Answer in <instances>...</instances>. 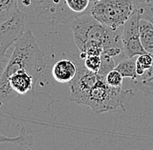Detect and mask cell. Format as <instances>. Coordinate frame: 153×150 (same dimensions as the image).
<instances>
[{
  "mask_svg": "<svg viewBox=\"0 0 153 150\" xmlns=\"http://www.w3.org/2000/svg\"><path fill=\"white\" fill-rule=\"evenodd\" d=\"M45 53L40 49L37 39L30 30H25L16 42L7 65L0 75V106L11 102L17 97L8 83L10 75L19 69H27L39 78L46 68Z\"/></svg>",
  "mask_w": 153,
  "mask_h": 150,
  "instance_id": "6da1fadb",
  "label": "cell"
},
{
  "mask_svg": "<svg viewBox=\"0 0 153 150\" xmlns=\"http://www.w3.org/2000/svg\"><path fill=\"white\" fill-rule=\"evenodd\" d=\"M71 30L81 59L87 56H101L110 48L123 47L122 36L117 30L105 26L91 13L77 16L71 22Z\"/></svg>",
  "mask_w": 153,
  "mask_h": 150,
  "instance_id": "7a4b0ae2",
  "label": "cell"
},
{
  "mask_svg": "<svg viewBox=\"0 0 153 150\" xmlns=\"http://www.w3.org/2000/svg\"><path fill=\"white\" fill-rule=\"evenodd\" d=\"M134 96L132 89L109 85L105 77L100 76L93 85L85 90L71 94V101L89 107L96 113L114 111L118 108L126 110L127 103Z\"/></svg>",
  "mask_w": 153,
  "mask_h": 150,
  "instance_id": "3957f363",
  "label": "cell"
},
{
  "mask_svg": "<svg viewBox=\"0 0 153 150\" xmlns=\"http://www.w3.org/2000/svg\"><path fill=\"white\" fill-rule=\"evenodd\" d=\"M137 5L134 0H99L91 6V15L113 30L124 26Z\"/></svg>",
  "mask_w": 153,
  "mask_h": 150,
  "instance_id": "277c9868",
  "label": "cell"
},
{
  "mask_svg": "<svg viewBox=\"0 0 153 150\" xmlns=\"http://www.w3.org/2000/svg\"><path fill=\"white\" fill-rule=\"evenodd\" d=\"M33 7L39 22L48 24H63L72 22L77 16L68 8L65 0H24Z\"/></svg>",
  "mask_w": 153,
  "mask_h": 150,
  "instance_id": "5b68a950",
  "label": "cell"
},
{
  "mask_svg": "<svg viewBox=\"0 0 153 150\" xmlns=\"http://www.w3.org/2000/svg\"><path fill=\"white\" fill-rule=\"evenodd\" d=\"M26 17L19 10L9 20L0 24V63H7V50L25 30Z\"/></svg>",
  "mask_w": 153,
  "mask_h": 150,
  "instance_id": "8992f818",
  "label": "cell"
},
{
  "mask_svg": "<svg viewBox=\"0 0 153 150\" xmlns=\"http://www.w3.org/2000/svg\"><path fill=\"white\" fill-rule=\"evenodd\" d=\"M141 19L140 11L137 7L131 16L124 24L122 34V44L124 48V55L126 57H135L148 52L142 45L139 35V21Z\"/></svg>",
  "mask_w": 153,
  "mask_h": 150,
  "instance_id": "52a82bcc",
  "label": "cell"
},
{
  "mask_svg": "<svg viewBox=\"0 0 153 150\" xmlns=\"http://www.w3.org/2000/svg\"><path fill=\"white\" fill-rule=\"evenodd\" d=\"M38 78L29 70L19 69L10 75L8 83L11 89L18 95H25L32 89Z\"/></svg>",
  "mask_w": 153,
  "mask_h": 150,
  "instance_id": "ba28073f",
  "label": "cell"
},
{
  "mask_svg": "<svg viewBox=\"0 0 153 150\" xmlns=\"http://www.w3.org/2000/svg\"><path fill=\"white\" fill-rule=\"evenodd\" d=\"M76 64L70 59H61L52 67V76L58 83H70L76 74Z\"/></svg>",
  "mask_w": 153,
  "mask_h": 150,
  "instance_id": "9c48e42d",
  "label": "cell"
},
{
  "mask_svg": "<svg viewBox=\"0 0 153 150\" xmlns=\"http://www.w3.org/2000/svg\"><path fill=\"white\" fill-rule=\"evenodd\" d=\"M139 35L144 50L153 55V24L145 18L139 21Z\"/></svg>",
  "mask_w": 153,
  "mask_h": 150,
  "instance_id": "30bf717a",
  "label": "cell"
},
{
  "mask_svg": "<svg viewBox=\"0 0 153 150\" xmlns=\"http://www.w3.org/2000/svg\"><path fill=\"white\" fill-rule=\"evenodd\" d=\"M136 61L135 57H126V59L121 60L115 67L123 77L131 78L133 82H137L138 79V75L136 70Z\"/></svg>",
  "mask_w": 153,
  "mask_h": 150,
  "instance_id": "8fae6325",
  "label": "cell"
},
{
  "mask_svg": "<svg viewBox=\"0 0 153 150\" xmlns=\"http://www.w3.org/2000/svg\"><path fill=\"white\" fill-rule=\"evenodd\" d=\"M19 10V0H0V24L9 20Z\"/></svg>",
  "mask_w": 153,
  "mask_h": 150,
  "instance_id": "7c38bea8",
  "label": "cell"
},
{
  "mask_svg": "<svg viewBox=\"0 0 153 150\" xmlns=\"http://www.w3.org/2000/svg\"><path fill=\"white\" fill-rule=\"evenodd\" d=\"M68 8L76 15L85 13L86 10L91 7L90 0H65Z\"/></svg>",
  "mask_w": 153,
  "mask_h": 150,
  "instance_id": "4fadbf2b",
  "label": "cell"
},
{
  "mask_svg": "<svg viewBox=\"0 0 153 150\" xmlns=\"http://www.w3.org/2000/svg\"><path fill=\"white\" fill-rule=\"evenodd\" d=\"M101 60H102V63H101V67L98 70V74L102 76L105 77L106 75L113 70L116 67V64H115L114 57L109 56V55H106V54H102L101 55Z\"/></svg>",
  "mask_w": 153,
  "mask_h": 150,
  "instance_id": "5bb4252c",
  "label": "cell"
},
{
  "mask_svg": "<svg viewBox=\"0 0 153 150\" xmlns=\"http://www.w3.org/2000/svg\"><path fill=\"white\" fill-rule=\"evenodd\" d=\"M123 75L114 69L106 75L105 81L108 84L112 87H123Z\"/></svg>",
  "mask_w": 153,
  "mask_h": 150,
  "instance_id": "9a60e30c",
  "label": "cell"
},
{
  "mask_svg": "<svg viewBox=\"0 0 153 150\" xmlns=\"http://www.w3.org/2000/svg\"><path fill=\"white\" fill-rule=\"evenodd\" d=\"M140 11L141 18H145L153 24V2L145 4H136Z\"/></svg>",
  "mask_w": 153,
  "mask_h": 150,
  "instance_id": "2e32d148",
  "label": "cell"
},
{
  "mask_svg": "<svg viewBox=\"0 0 153 150\" xmlns=\"http://www.w3.org/2000/svg\"><path fill=\"white\" fill-rule=\"evenodd\" d=\"M84 60V64L88 69L93 72H98L102 63L101 56H87Z\"/></svg>",
  "mask_w": 153,
  "mask_h": 150,
  "instance_id": "e0dca14e",
  "label": "cell"
},
{
  "mask_svg": "<svg viewBox=\"0 0 153 150\" xmlns=\"http://www.w3.org/2000/svg\"><path fill=\"white\" fill-rule=\"evenodd\" d=\"M137 83H139L138 87L142 91L149 95H153V75L149 78L140 80Z\"/></svg>",
  "mask_w": 153,
  "mask_h": 150,
  "instance_id": "ac0fdd59",
  "label": "cell"
},
{
  "mask_svg": "<svg viewBox=\"0 0 153 150\" xmlns=\"http://www.w3.org/2000/svg\"><path fill=\"white\" fill-rule=\"evenodd\" d=\"M25 140V130L22 129L20 134L16 136V137H9L6 135H4L0 133V143H4V142H10V143H18L20 144L22 142H24Z\"/></svg>",
  "mask_w": 153,
  "mask_h": 150,
  "instance_id": "d6986e66",
  "label": "cell"
},
{
  "mask_svg": "<svg viewBox=\"0 0 153 150\" xmlns=\"http://www.w3.org/2000/svg\"><path fill=\"white\" fill-rule=\"evenodd\" d=\"M136 4H145V3H151L153 0H134Z\"/></svg>",
  "mask_w": 153,
  "mask_h": 150,
  "instance_id": "ffe728a7",
  "label": "cell"
},
{
  "mask_svg": "<svg viewBox=\"0 0 153 150\" xmlns=\"http://www.w3.org/2000/svg\"><path fill=\"white\" fill-rule=\"evenodd\" d=\"M97 1H99V0H90V2H91V4H94L96 2H97Z\"/></svg>",
  "mask_w": 153,
  "mask_h": 150,
  "instance_id": "44dd1931",
  "label": "cell"
}]
</instances>
